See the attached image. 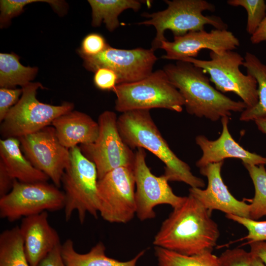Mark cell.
Listing matches in <instances>:
<instances>
[{
	"instance_id": "obj_1",
	"label": "cell",
	"mask_w": 266,
	"mask_h": 266,
	"mask_svg": "<svg viewBox=\"0 0 266 266\" xmlns=\"http://www.w3.org/2000/svg\"><path fill=\"white\" fill-rule=\"evenodd\" d=\"M211 212L189 194L163 222L153 244L188 256L212 252L220 232Z\"/></svg>"
},
{
	"instance_id": "obj_2",
	"label": "cell",
	"mask_w": 266,
	"mask_h": 266,
	"mask_svg": "<svg viewBox=\"0 0 266 266\" xmlns=\"http://www.w3.org/2000/svg\"><path fill=\"white\" fill-rule=\"evenodd\" d=\"M163 69L191 115L217 121L230 117L232 112H242L247 108L242 101L233 100L214 88L205 73L190 62L177 61L165 65Z\"/></svg>"
},
{
	"instance_id": "obj_3",
	"label": "cell",
	"mask_w": 266,
	"mask_h": 266,
	"mask_svg": "<svg viewBox=\"0 0 266 266\" xmlns=\"http://www.w3.org/2000/svg\"><path fill=\"white\" fill-rule=\"evenodd\" d=\"M117 126L125 143L132 149L141 148L157 157L165 165L164 175L168 181L182 182L191 188H202L203 180L194 175L189 165L171 150L152 119L149 110L122 113Z\"/></svg>"
},
{
	"instance_id": "obj_4",
	"label": "cell",
	"mask_w": 266,
	"mask_h": 266,
	"mask_svg": "<svg viewBox=\"0 0 266 266\" xmlns=\"http://www.w3.org/2000/svg\"><path fill=\"white\" fill-rule=\"evenodd\" d=\"M167 7L152 13H144L142 15L148 20L138 22V25L153 26L156 34L152 42L154 51L160 48L161 43L166 40L164 35L166 30H170L174 36H183L190 32L204 30L205 26L210 25L215 29L227 30L228 25L221 17L205 16L204 11L214 12L215 6L205 0H165Z\"/></svg>"
},
{
	"instance_id": "obj_5",
	"label": "cell",
	"mask_w": 266,
	"mask_h": 266,
	"mask_svg": "<svg viewBox=\"0 0 266 266\" xmlns=\"http://www.w3.org/2000/svg\"><path fill=\"white\" fill-rule=\"evenodd\" d=\"M115 108L123 113L135 110L164 108L180 112L184 100L164 69H158L138 81L117 84Z\"/></svg>"
},
{
	"instance_id": "obj_6",
	"label": "cell",
	"mask_w": 266,
	"mask_h": 266,
	"mask_svg": "<svg viewBox=\"0 0 266 266\" xmlns=\"http://www.w3.org/2000/svg\"><path fill=\"white\" fill-rule=\"evenodd\" d=\"M69 151L70 162L61 180L65 196V218L69 221L76 211L80 223L83 224L87 213L98 218V172L94 163L83 154L79 147Z\"/></svg>"
},
{
	"instance_id": "obj_7",
	"label": "cell",
	"mask_w": 266,
	"mask_h": 266,
	"mask_svg": "<svg viewBox=\"0 0 266 266\" xmlns=\"http://www.w3.org/2000/svg\"><path fill=\"white\" fill-rule=\"evenodd\" d=\"M41 88L43 87L39 82H31L22 88L20 99L1 122L3 139L18 138L36 132L51 125L59 116L73 110L74 105L70 102L53 105L39 101L36 96Z\"/></svg>"
},
{
	"instance_id": "obj_8",
	"label": "cell",
	"mask_w": 266,
	"mask_h": 266,
	"mask_svg": "<svg viewBox=\"0 0 266 266\" xmlns=\"http://www.w3.org/2000/svg\"><path fill=\"white\" fill-rule=\"evenodd\" d=\"M209 56V60L187 58L180 61L190 62L207 73L210 81L221 93L233 92L241 99L247 108L255 106L258 101L257 82L253 76L240 71L244 57L233 51L221 54L210 51Z\"/></svg>"
},
{
	"instance_id": "obj_9",
	"label": "cell",
	"mask_w": 266,
	"mask_h": 266,
	"mask_svg": "<svg viewBox=\"0 0 266 266\" xmlns=\"http://www.w3.org/2000/svg\"><path fill=\"white\" fill-rule=\"evenodd\" d=\"M64 205V192L55 185L15 179L11 190L0 198V216L13 222L47 210H59Z\"/></svg>"
},
{
	"instance_id": "obj_10",
	"label": "cell",
	"mask_w": 266,
	"mask_h": 266,
	"mask_svg": "<svg viewBox=\"0 0 266 266\" xmlns=\"http://www.w3.org/2000/svg\"><path fill=\"white\" fill-rule=\"evenodd\" d=\"M115 112L106 110L99 117V134L93 143L81 145L83 154L94 163L98 179L119 167L133 168L135 153L123 140Z\"/></svg>"
},
{
	"instance_id": "obj_11",
	"label": "cell",
	"mask_w": 266,
	"mask_h": 266,
	"mask_svg": "<svg viewBox=\"0 0 266 266\" xmlns=\"http://www.w3.org/2000/svg\"><path fill=\"white\" fill-rule=\"evenodd\" d=\"M135 182L132 167L116 168L98 179V211L105 221L126 224L136 214Z\"/></svg>"
},
{
	"instance_id": "obj_12",
	"label": "cell",
	"mask_w": 266,
	"mask_h": 266,
	"mask_svg": "<svg viewBox=\"0 0 266 266\" xmlns=\"http://www.w3.org/2000/svg\"><path fill=\"white\" fill-rule=\"evenodd\" d=\"M18 138L27 159L59 188L70 154L69 149L60 142L54 128L49 126Z\"/></svg>"
},
{
	"instance_id": "obj_13",
	"label": "cell",
	"mask_w": 266,
	"mask_h": 266,
	"mask_svg": "<svg viewBox=\"0 0 266 266\" xmlns=\"http://www.w3.org/2000/svg\"><path fill=\"white\" fill-rule=\"evenodd\" d=\"M145 149L137 148L133 168L136 186V215L140 221L155 218V206L167 204L174 208L179 205L185 197L174 193L164 175L157 176L152 173L147 165Z\"/></svg>"
},
{
	"instance_id": "obj_14",
	"label": "cell",
	"mask_w": 266,
	"mask_h": 266,
	"mask_svg": "<svg viewBox=\"0 0 266 266\" xmlns=\"http://www.w3.org/2000/svg\"><path fill=\"white\" fill-rule=\"evenodd\" d=\"M154 51L151 48L118 49L109 45L98 55L81 57L84 66L89 71L95 72L101 67L113 70L119 84L138 81L151 74L158 60Z\"/></svg>"
},
{
	"instance_id": "obj_15",
	"label": "cell",
	"mask_w": 266,
	"mask_h": 266,
	"mask_svg": "<svg viewBox=\"0 0 266 266\" xmlns=\"http://www.w3.org/2000/svg\"><path fill=\"white\" fill-rule=\"evenodd\" d=\"M239 45V39L232 32L215 29L210 32L205 30L190 32L183 36H174L172 41H162L160 49L166 52L162 58L177 61L187 58H196L203 49L221 54L233 51Z\"/></svg>"
},
{
	"instance_id": "obj_16",
	"label": "cell",
	"mask_w": 266,
	"mask_h": 266,
	"mask_svg": "<svg viewBox=\"0 0 266 266\" xmlns=\"http://www.w3.org/2000/svg\"><path fill=\"white\" fill-rule=\"evenodd\" d=\"M224 161L208 164L199 168L200 172L207 179L206 189L190 188L189 194L211 212L221 211L226 214L249 218V204L235 199L225 184L221 176Z\"/></svg>"
},
{
	"instance_id": "obj_17",
	"label": "cell",
	"mask_w": 266,
	"mask_h": 266,
	"mask_svg": "<svg viewBox=\"0 0 266 266\" xmlns=\"http://www.w3.org/2000/svg\"><path fill=\"white\" fill-rule=\"evenodd\" d=\"M229 118L224 117L221 119L222 131L218 139L211 140L203 135L196 137V143L202 152L196 166L200 168L209 164L224 161L226 158L239 159L243 164L266 165V157L245 150L233 139L229 130Z\"/></svg>"
},
{
	"instance_id": "obj_18",
	"label": "cell",
	"mask_w": 266,
	"mask_h": 266,
	"mask_svg": "<svg viewBox=\"0 0 266 266\" xmlns=\"http://www.w3.org/2000/svg\"><path fill=\"white\" fill-rule=\"evenodd\" d=\"M46 211L22 218L19 227L24 242L25 254L31 266L40 262L61 244L57 232L51 227Z\"/></svg>"
},
{
	"instance_id": "obj_19",
	"label": "cell",
	"mask_w": 266,
	"mask_h": 266,
	"mask_svg": "<svg viewBox=\"0 0 266 266\" xmlns=\"http://www.w3.org/2000/svg\"><path fill=\"white\" fill-rule=\"evenodd\" d=\"M61 143L70 149L78 144L94 142L99 134L98 122L88 114L72 110L55 119L51 124Z\"/></svg>"
},
{
	"instance_id": "obj_20",
	"label": "cell",
	"mask_w": 266,
	"mask_h": 266,
	"mask_svg": "<svg viewBox=\"0 0 266 266\" xmlns=\"http://www.w3.org/2000/svg\"><path fill=\"white\" fill-rule=\"evenodd\" d=\"M19 140H0V162L14 179L24 183L47 182L49 177L35 168L23 154Z\"/></svg>"
},
{
	"instance_id": "obj_21",
	"label": "cell",
	"mask_w": 266,
	"mask_h": 266,
	"mask_svg": "<svg viewBox=\"0 0 266 266\" xmlns=\"http://www.w3.org/2000/svg\"><path fill=\"white\" fill-rule=\"evenodd\" d=\"M61 251L66 266H136L138 260L145 252L143 250L130 260L120 261L106 255L105 247L101 241L88 252L81 254L75 250L73 242L70 239L61 244Z\"/></svg>"
},
{
	"instance_id": "obj_22",
	"label": "cell",
	"mask_w": 266,
	"mask_h": 266,
	"mask_svg": "<svg viewBox=\"0 0 266 266\" xmlns=\"http://www.w3.org/2000/svg\"><path fill=\"white\" fill-rule=\"evenodd\" d=\"M92 8V25L99 27L103 22L107 30L113 32L120 25L119 15L124 10H139L141 3L136 0H89Z\"/></svg>"
},
{
	"instance_id": "obj_23",
	"label": "cell",
	"mask_w": 266,
	"mask_h": 266,
	"mask_svg": "<svg viewBox=\"0 0 266 266\" xmlns=\"http://www.w3.org/2000/svg\"><path fill=\"white\" fill-rule=\"evenodd\" d=\"M243 66L246 68L247 74L253 76L257 82L258 101L253 107L244 109L239 120L245 122L255 121L266 116V65L255 55L247 52Z\"/></svg>"
},
{
	"instance_id": "obj_24",
	"label": "cell",
	"mask_w": 266,
	"mask_h": 266,
	"mask_svg": "<svg viewBox=\"0 0 266 266\" xmlns=\"http://www.w3.org/2000/svg\"><path fill=\"white\" fill-rule=\"evenodd\" d=\"M37 71L36 67L22 65L15 54H0V88H13L17 85L23 87L31 83Z\"/></svg>"
},
{
	"instance_id": "obj_25",
	"label": "cell",
	"mask_w": 266,
	"mask_h": 266,
	"mask_svg": "<svg viewBox=\"0 0 266 266\" xmlns=\"http://www.w3.org/2000/svg\"><path fill=\"white\" fill-rule=\"evenodd\" d=\"M0 266H31L19 227L6 230L0 234Z\"/></svg>"
},
{
	"instance_id": "obj_26",
	"label": "cell",
	"mask_w": 266,
	"mask_h": 266,
	"mask_svg": "<svg viewBox=\"0 0 266 266\" xmlns=\"http://www.w3.org/2000/svg\"><path fill=\"white\" fill-rule=\"evenodd\" d=\"M159 266H220L219 258L212 252L188 256L159 247H155Z\"/></svg>"
},
{
	"instance_id": "obj_27",
	"label": "cell",
	"mask_w": 266,
	"mask_h": 266,
	"mask_svg": "<svg viewBox=\"0 0 266 266\" xmlns=\"http://www.w3.org/2000/svg\"><path fill=\"white\" fill-rule=\"evenodd\" d=\"M253 183L255 195L249 204V218L258 220L266 215V169L265 165L243 164Z\"/></svg>"
},
{
	"instance_id": "obj_28",
	"label": "cell",
	"mask_w": 266,
	"mask_h": 266,
	"mask_svg": "<svg viewBox=\"0 0 266 266\" xmlns=\"http://www.w3.org/2000/svg\"><path fill=\"white\" fill-rule=\"evenodd\" d=\"M232 6H241L246 11V31L252 35L259 28L266 16V3L264 0H228Z\"/></svg>"
},
{
	"instance_id": "obj_29",
	"label": "cell",
	"mask_w": 266,
	"mask_h": 266,
	"mask_svg": "<svg viewBox=\"0 0 266 266\" xmlns=\"http://www.w3.org/2000/svg\"><path fill=\"white\" fill-rule=\"evenodd\" d=\"M47 2L54 8L61 7L63 2L51 0H1L0 1V25H5L14 16L20 13L27 4L36 2Z\"/></svg>"
},
{
	"instance_id": "obj_30",
	"label": "cell",
	"mask_w": 266,
	"mask_h": 266,
	"mask_svg": "<svg viewBox=\"0 0 266 266\" xmlns=\"http://www.w3.org/2000/svg\"><path fill=\"white\" fill-rule=\"evenodd\" d=\"M226 217L247 229L248 233L243 239L247 240V244L255 241H266V221L254 220L232 214H226Z\"/></svg>"
},
{
	"instance_id": "obj_31",
	"label": "cell",
	"mask_w": 266,
	"mask_h": 266,
	"mask_svg": "<svg viewBox=\"0 0 266 266\" xmlns=\"http://www.w3.org/2000/svg\"><path fill=\"white\" fill-rule=\"evenodd\" d=\"M218 258L220 266H252L251 253L242 248L227 249Z\"/></svg>"
},
{
	"instance_id": "obj_32",
	"label": "cell",
	"mask_w": 266,
	"mask_h": 266,
	"mask_svg": "<svg viewBox=\"0 0 266 266\" xmlns=\"http://www.w3.org/2000/svg\"><path fill=\"white\" fill-rule=\"evenodd\" d=\"M108 45L101 34L90 33L82 40L78 52L80 56H95L103 51Z\"/></svg>"
},
{
	"instance_id": "obj_33",
	"label": "cell",
	"mask_w": 266,
	"mask_h": 266,
	"mask_svg": "<svg viewBox=\"0 0 266 266\" xmlns=\"http://www.w3.org/2000/svg\"><path fill=\"white\" fill-rule=\"evenodd\" d=\"M94 73V83L100 90L113 91L118 84V77L117 74L109 68L101 67Z\"/></svg>"
},
{
	"instance_id": "obj_34",
	"label": "cell",
	"mask_w": 266,
	"mask_h": 266,
	"mask_svg": "<svg viewBox=\"0 0 266 266\" xmlns=\"http://www.w3.org/2000/svg\"><path fill=\"white\" fill-rule=\"evenodd\" d=\"M22 89L0 88V121L1 122L6 114L20 99Z\"/></svg>"
},
{
	"instance_id": "obj_35",
	"label": "cell",
	"mask_w": 266,
	"mask_h": 266,
	"mask_svg": "<svg viewBox=\"0 0 266 266\" xmlns=\"http://www.w3.org/2000/svg\"><path fill=\"white\" fill-rule=\"evenodd\" d=\"M61 244L55 247L40 262L38 266H66L61 251Z\"/></svg>"
},
{
	"instance_id": "obj_36",
	"label": "cell",
	"mask_w": 266,
	"mask_h": 266,
	"mask_svg": "<svg viewBox=\"0 0 266 266\" xmlns=\"http://www.w3.org/2000/svg\"><path fill=\"white\" fill-rule=\"evenodd\" d=\"M14 180L0 162V198L7 194L11 190Z\"/></svg>"
},
{
	"instance_id": "obj_37",
	"label": "cell",
	"mask_w": 266,
	"mask_h": 266,
	"mask_svg": "<svg viewBox=\"0 0 266 266\" xmlns=\"http://www.w3.org/2000/svg\"><path fill=\"white\" fill-rule=\"evenodd\" d=\"M250 253L258 258L266 266V241H259L248 243Z\"/></svg>"
},
{
	"instance_id": "obj_38",
	"label": "cell",
	"mask_w": 266,
	"mask_h": 266,
	"mask_svg": "<svg viewBox=\"0 0 266 266\" xmlns=\"http://www.w3.org/2000/svg\"><path fill=\"white\" fill-rule=\"evenodd\" d=\"M266 41V16L258 29L251 35L250 41L253 44Z\"/></svg>"
},
{
	"instance_id": "obj_39",
	"label": "cell",
	"mask_w": 266,
	"mask_h": 266,
	"mask_svg": "<svg viewBox=\"0 0 266 266\" xmlns=\"http://www.w3.org/2000/svg\"><path fill=\"white\" fill-rule=\"evenodd\" d=\"M254 121L259 130L266 134V116L257 119Z\"/></svg>"
},
{
	"instance_id": "obj_40",
	"label": "cell",
	"mask_w": 266,
	"mask_h": 266,
	"mask_svg": "<svg viewBox=\"0 0 266 266\" xmlns=\"http://www.w3.org/2000/svg\"><path fill=\"white\" fill-rule=\"evenodd\" d=\"M252 266H266L258 258L251 255Z\"/></svg>"
}]
</instances>
